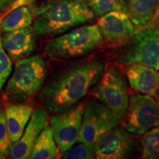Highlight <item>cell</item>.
Masks as SVG:
<instances>
[{
    "label": "cell",
    "mask_w": 159,
    "mask_h": 159,
    "mask_svg": "<svg viewBox=\"0 0 159 159\" xmlns=\"http://www.w3.org/2000/svg\"><path fill=\"white\" fill-rule=\"evenodd\" d=\"M85 2L94 15L98 16H102L111 11H125V6L122 0H85Z\"/></svg>",
    "instance_id": "cell-20"
},
{
    "label": "cell",
    "mask_w": 159,
    "mask_h": 159,
    "mask_svg": "<svg viewBox=\"0 0 159 159\" xmlns=\"http://www.w3.org/2000/svg\"><path fill=\"white\" fill-rule=\"evenodd\" d=\"M29 0H16V1L13 4V5H11L10 7H8V8L7 9V11H5V14H4L2 16L1 18H0V21H1L2 19H3V17L5 16H6L7 14V13H9V12H11V11H13V10H14L16 8V7H20V6H22V5H27V3H28Z\"/></svg>",
    "instance_id": "cell-25"
},
{
    "label": "cell",
    "mask_w": 159,
    "mask_h": 159,
    "mask_svg": "<svg viewBox=\"0 0 159 159\" xmlns=\"http://www.w3.org/2000/svg\"><path fill=\"white\" fill-rule=\"evenodd\" d=\"M64 0H29L27 6L35 16H39Z\"/></svg>",
    "instance_id": "cell-24"
},
{
    "label": "cell",
    "mask_w": 159,
    "mask_h": 159,
    "mask_svg": "<svg viewBox=\"0 0 159 159\" xmlns=\"http://www.w3.org/2000/svg\"><path fill=\"white\" fill-rule=\"evenodd\" d=\"M11 147L12 142L6 123L5 112L0 105V158H6L10 156Z\"/></svg>",
    "instance_id": "cell-21"
},
{
    "label": "cell",
    "mask_w": 159,
    "mask_h": 159,
    "mask_svg": "<svg viewBox=\"0 0 159 159\" xmlns=\"http://www.w3.org/2000/svg\"><path fill=\"white\" fill-rule=\"evenodd\" d=\"M139 149V140L134 134L116 127L95 144L94 154L98 159L128 158L134 156Z\"/></svg>",
    "instance_id": "cell-10"
},
{
    "label": "cell",
    "mask_w": 159,
    "mask_h": 159,
    "mask_svg": "<svg viewBox=\"0 0 159 159\" xmlns=\"http://www.w3.org/2000/svg\"><path fill=\"white\" fill-rule=\"evenodd\" d=\"M33 21V15L28 7L20 6L9 12L1 20L0 27L3 32H11L30 27Z\"/></svg>",
    "instance_id": "cell-18"
},
{
    "label": "cell",
    "mask_w": 159,
    "mask_h": 159,
    "mask_svg": "<svg viewBox=\"0 0 159 159\" xmlns=\"http://www.w3.org/2000/svg\"><path fill=\"white\" fill-rule=\"evenodd\" d=\"M115 61L125 66L138 63L156 69L158 51L154 26L149 24L135 31L132 39L116 55Z\"/></svg>",
    "instance_id": "cell-6"
},
{
    "label": "cell",
    "mask_w": 159,
    "mask_h": 159,
    "mask_svg": "<svg viewBox=\"0 0 159 159\" xmlns=\"http://www.w3.org/2000/svg\"><path fill=\"white\" fill-rule=\"evenodd\" d=\"M48 114L44 109H34L29 122L19 140L13 143L10 156L13 159L30 158L33 147L38 137L47 125Z\"/></svg>",
    "instance_id": "cell-12"
},
{
    "label": "cell",
    "mask_w": 159,
    "mask_h": 159,
    "mask_svg": "<svg viewBox=\"0 0 159 159\" xmlns=\"http://www.w3.org/2000/svg\"><path fill=\"white\" fill-rule=\"evenodd\" d=\"M126 76L130 87L137 92L157 98L159 90V72L152 67L135 63L128 66Z\"/></svg>",
    "instance_id": "cell-14"
},
{
    "label": "cell",
    "mask_w": 159,
    "mask_h": 159,
    "mask_svg": "<svg viewBox=\"0 0 159 159\" xmlns=\"http://www.w3.org/2000/svg\"><path fill=\"white\" fill-rule=\"evenodd\" d=\"M158 93H159V91H158Z\"/></svg>",
    "instance_id": "cell-29"
},
{
    "label": "cell",
    "mask_w": 159,
    "mask_h": 159,
    "mask_svg": "<svg viewBox=\"0 0 159 159\" xmlns=\"http://www.w3.org/2000/svg\"><path fill=\"white\" fill-rule=\"evenodd\" d=\"M156 32V39H157V51H158V66L156 69L159 71V27H155Z\"/></svg>",
    "instance_id": "cell-28"
},
{
    "label": "cell",
    "mask_w": 159,
    "mask_h": 159,
    "mask_svg": "<svg viewBox=\"0 0 159 159\" xmlns=\"http://www.w3.org/2000/svg\"><path fill=\"white\" fill-rule=\"evenodd\" d=\"M104 69L103 61L94 58L71 64L47 83L38 97L39 101L53 114L70 108L99 82Z\"/></svg>",
    "instance_id": "cell-1"
},
{
    "label": "cell",
    "mask_w": 159,
    "mask_h": 159,
    "mask_svg": "<svg viewBox=\"0 0 159 159\" xmlns=\"http://www.w3.org/2000/svg\"><path fill=\"white\" fill-rule=\"evenodd\" d=\"M94 13L85 0H64L36 18L33 29L42 36H55L92 21Z\"/></svg>",
    "instance_id": "cell-2"
},
{
    "label": "cell",
    "mask_w": 159,
    "mask_h": 159,
    "mask_svg": "<svg viewBox=\"0 0 159 159\" xmlns=\"http://www.w3.org/2000/svg\"><path fill=\"white\" fill-rule=\"evenodd\" d=\"M33 110V105L27 103H10L6 105V123L12 143L17 142L22 136Z\"/></svg>",
    "instance_id": "cell-15"
},
{
    "label": "cell",
    "mask_w": 159,
    "mask_h": 159,
    "mask_svg": "<svg viewBox=\"0 0 159 159\" xmlns=\"http://www.w3.org/2000/svg\"><path fill=\"white\" fill-rule=\"evenodd\" d=\"M152 25L154 27H159V0L158 2V5H157L156 12L153 16V21H152Z\"/></svg>",
    "instance_id": "cell-27"
},
{
    "label": "cell",
    "mask_w": 159,
    "mask_h": 159,
    "mask_svg": "<svg viewBox=\"0 0 159 159\" xmlns=\"http://www.w3.org/2000/svg\"><path fill=\"white\" fill-rule=\"evenodd\" d=\"M125 116V129L131 134L142 136L159 126V103L148 94L130 96Z\"/></svg>",
    "instance_id": "cell-8"
},
{
    "label": "cell",
    "mask_w": 159,
    "mask_h": 159,
    "mask_svg": "<svg viewBox=\"0 0 159 159\" xmlns=\"http://www.w3.org/2000/svg\"><path fill=\"white\" fill-rule=\"evenodd\" d=\"M63 159H91L95 158L94 146L85 143L73 145L63 152Z\"/></svg>",
    "instance_id": "cell-22"
},
{
    "label": "cell",
    "mask_w": 159,
    "mask_h": 159,
    "mask_svg": "<svg viewBox=\"0 0 159 159\" xmlns=\"http://www.w3.org/2000/svg\"><path fill=\"white\" fill-rule=\"evenodd\" d=\"M85 104L74 105L54 114L50 119L51 129L57 148L64 152L77 142L82 124Z\"/></svg>",
    "instance_id": "cell-9"
},
{
    "label": "cell",
    "mask_w": 159,
    "mask_h": 159,
    "mask_svg": "<svg viewBox=\"0 0 159 159\" xmlns=\"http://www.w3.org/2000/svg\"><path fill=\"white\" fill-rule=\"evenodd\" d=\"M92 94L116 117L119 122L125 118L129 95L127 83L121 71L115 66H108L99 82L92 87Z\"/></svg>",
    "instance_id": "cell-5"
},
{
    "label": "cell",
    "mask_w": 159,
    "mask_h": 159,
    "mask_svg": "<svg viewBox=\"0 0 159 159\" xmlns=\"http://www.w3.org/2000/svg\"><path fill=\"white\" fill-rule=\"evenodd\" d=\"M119 123L106 106L97 99H91L85 105L77 143L94 146L99 139L118 126Z\"/></svg>",
    "instance_id": "cell-7"
},
{
    "label": "cell",
    "mask_w": 159,
    "mask_h": 159,
    "mask_svg": "<svg viewBox=\"0 0 159 159\" xmlns=\"http://www.w3.org/2000/svg\"><path fill=\"white\" fill-rule=\"evenodd\" d=\"M16 1V0H0V9L4 10V11L7 10Z\"/></svg>",
    "instance_id": "cell-26"
},
{
    "label": "cell",
    "mask_w": 159,
    "mask_h": 159,
    "mask_svg": "<svg viewBox=\"0 0 159 159\" xmlns=\"http://www.w3.org/2000/svg\"><path fill=\"white\" fill-rule=\"evenodd\" d=\"M158 0H128L125 12L132 23L138 28L150 24L156 12Z\"/></svg>",
    "instance_id": "cell-16"
},
{
    "label": "cell",
    "mask_w": 159,
    "mask_h": 159,
    "mask_svg": "<svg viewBox=\"0 0 159 159\" xmlns=\"http://www.w3.org/2000/svg\"><path fill=\"white\" fill-rule=\"evenodd\" d=\"M102 37L112 47H122L132 39L135 29L124 11H111L103 15L97 21Z\"/></svg>",
    "instance_id": "cell-11"
},
{
    "label": "cell",
    "mask_w": 159,
    "mask_h": 159,
    "mask_svg": "<svg viewBox=\"0 0 159 159\" xmlns=\"http://www.w3.org/2000/svg\"><path fill=\"white\" fill-rule=\"evenodd\" d=\"M141 158L159 159V126L150 129L140 139Z\"/></svg>",
    "instance_id": "cell-19"
},
{
    "label": "cell",
    "mask_w": 159,
    "mask_h": 159,
    "mask_svg": "<svg viewBox=\"0 0 159 159\" xmlns=\"http://www.w3.org/2000/svg\"><path fill=\"white\" fill-rule=\"evenodd\" d=\"M57 156V147L52 130L46 125L38 137L30 156L32 159H52Z\"/></svg>",
    "instance_id": "cell-17"
},
{
    "label": "cell",
    "mask_w": 159,
    "mask_h": 159,
    "mask_svg": "<svg viewBox=\"0 0 159 159\" xmlns=\"http://www.w3.org/2000/svg\"><path fill=\"white\" fill-rule=\"evenodd\" d=\"M36 33L27 27L11 32H5L2 35L4 49L14 62L27 58L33 52L36 46Z\"/></svg>",
    "instance_id": "cell-13"
},
{
    "label": "cell",
    "mask_w": 159,
    "mask_h": 159,
    "mask_svg": "<svg viewBox=\"0 0 159 159\" xmlns=\"http://www.w3.org/2000/svg\"><path fill=\"white\" fill-rule=\"evenodd\" d=\"M47 74L45 61L40 55L18 61L4 91V98L13 102L28 100L40 92Z\"/></svg>",
    "instance_id": "cell-4"
},
{
    "label": "cell",
    "mask_w": 159,
    "mask_h": 159,
    "mask_svg": "<svg viewBox=\"0 0 159 159\" xmlns=\"http://www.w3.org/2000/svg\"><path fill=\"white\" fill-rule=\"evenodd\" d=\"M98 25H85L51 39L43 48L51 60L65 61L89 55L102 42Z\"/></svg>",
    "instance_id": "cell-3"
},
{
    "label": "cell",
    "mask_w": 159,
    "mask_h": 159,
    "mask_svg": "<svg viewBox=\"0 0 159 159\" xmlns=\"http://www.w3.org/2000/svg\"><path fill=\"white\" fill-rule=\"evenodd\" d=\"M12 65V60L4 49L2 35H0V91L2 90L4 85L11 75Z\"/></svg>",
    "instance_id": "cell-23"
}]
</instances>
